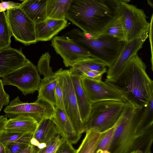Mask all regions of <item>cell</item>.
Returning a JSON list of instances; mask_svg holds the SVG:
<instances>
[{
	"label": "cell",
	"instance_id": "obj_10",
	"mask_svg": "<svg viewBox=\"0 0 153 153\" xmlns=\"http://www.w3.org/2000/svg\"><path fill=\"white\" fill-rule=\"evenodd\" d=\"M62 76L63 103L65 113L76 131L81 134L85 132L84 124L80 117L70 70H61Z\"/></svg>",
	"mask_w": 153,
	"mask_h": 153
},
{
	"label": "cell",
	"instance_id": "obj_13",
	"mask_svg": "<svg viewBox=\"0 0 153 153\" xmlns=\"http://www.w3.org/2000/svg\"><path fill=\"white\" fill-rule=\"evenodd\" d=\"M51 56L47 52L42 55L37 66L39 73L44 76L38 90L37 98L42 99L55 107V90L57 83L56 76L50 66Z\"/></svg>",
	"mask_w": 153,
	"mask_h": 153
},
{
	"label": "cell",
	"instance_id": "obj_36",
	"mask_svg": "<svg viewBox=\"0 0 153 153\" xmlns=\"http://www.w3.org/2000/svg\"><path fill=\"white\" fill-rule=\"evenodd\" d=\"M105 73L104 71H91L83 74L81 76L85 77L94 80L101 81L102 76Z\"/></svg>",
	"mask_w": 153,
	"mask_h": 153
},
{
	"label": "cell",
	"instance_id": "obj_41",
	"mask_svg": "<svg viewBox=\"0 0 153 153\" xmlns=\"http://www.w3.org/2000/svg\"><path fill=\"white\" fill-rule=\"evenodd\" d=\"M0 153H8L7 147L0 143Z\"/></svg>",
	"mask_w": 153,
	"mask_h": 153
},
{
	"label": "cell",
	"instance_id": "obj_20",
	"mask_svg": "<svg viewBox=\"0 0 153 153\" xmlns=\"http://www.w3.org/2000/svg\"><path fill=\"white\" fill-rule=\"evenodd\" d=\"M47 0H25L19 7L35 24L47 19Z\"/></svg>",
	"mask_w": 153,
	"mask_h": 153
},
{
	"label": "cell",
	"instance_id": "obj_8",
	"mask_svg": "<svg viewBox=\"0 0 153 153\" xmlns=\"http://www.w3.org/2000/svg\"><path fill=\"white\" fill-rule=\"evenodd\" d=\"M6 16L12 36L25 45L36 43L35 23L19 7L7 10Z\"/></svg>",
	"mask_w": 153,
	"mask_h": 153
},
{
	"label": "cell",
	"instance_id": "obj_12",
	"mask_svg": "<svg viewBox=\"0 0 153 153\" xmlns=\"http://www.w3.org/2000/svg\"><path fill=\"white\" fill-rule=\"evenodd\" d=\"M83 88L92 104L106 100L127 102L125 97L119 91L105 82L81 77Z\"/></svg>",
	"mask_w": 153,
	"mask_h": 153
},
{
	"label": "cell",
	"instance_id": "obj_23",
	"mask_svg": "<svg viewBox=\"0 0 153 153\" xmlns=\"http://www.w3.org/2000/svg\"><path fill=\"white\" fill-rule=\"evenodd\" d=\"M72 0H47V18L66 19L65 15Z\"/></svg>",
	"mask_w": 153,
	"mask_h": 153
},
{
	"label": "cell",
	"instance_id": "obj_27",
	"mask_svg": "<svg viewBox=\"0 0 153 153\" xmlns=\"http://www.w3.org/2000/svg\"><path fill=\"white\" fill-rule=\"evenodd\" d=\"M12 36L6 13L0 12V51L10 47Z\"/></svg>",
	"mask_w": 153,
	"mask_h": 153
},
{
	"label": "cell",
	"instance_id": "obj_29",
	"mask_svg": "<svg viewBox=\"0 0 153 153\" xmlns=\"http://www.w3.org/2000/svg\"><path fill=\"white\" fill-rule=\"evenodd\" d=\"M102 35L112 37L124 42L123 28L118 18L100 34L99 36Z\"/></svg>",
	"mask_w": 153,
	"mask_h": 153
},
{
	"label": "cell",
	"instance_id": "obj_37",
	"mask_svg": "<svg viewBox=\"0 0 153 153\" xmlns=\"http://www.w3.org/2000/svg\"><path fill=\"white\" fill-rule=\"evenodd\" d=\"M20 4L12 1H2L0 2V12L18 7Z\"/></svg>",
	"mask_w": 153,
	"mask_h": 153
},
{
	"label": "cell",
	"instance_id": "obj_3",
	"mask_svg": "<svg viewBox=\"0 0 153 153\" xmlns=\"http://www.w3.org/2000/svg\"><path fill=\"white\" fill-rule=\"evenodd\" d=\"M143 107H133L128 102L115 125L109 149L111 153H130L133 151L136 134Z\"/></svg>",
	"mask_w": 153,
	"mask_h": 153
},
{
	"label": "cell",
	"instance_id": "obj_18",
	"mask_svg": "<svg viewBox=\"0 0 153 153\" xmlns=\"http://www.w3.org/2000/svg\"><path fill=\"white\" fill-rule=\"evenodd\" d=\"M59 134L57 127L51 118L45 119L39 123L30 144L39 148H43Z\"/></svg>",
	"mask_w": 153,
	"mask_h": 153
},
{
	"label": "cell",
	"instance_id": "obj_7",
	"mask_svg": "<svg viewBox=\"0 0 153 153\" xmlns=\"http://www.w3.org/2000/svg\"><path fill=\"white\" fill-rule=\"evenodd\" d=\"M54 108L50 103L41 98H37L34 102H23L18 96L12 100L4 110L5 115L10 118L20 115L29 116L38 123L43 120L51 118Z\"/></svg>",
	"mask_w": 153,
	"mask_h": 153
},
{
	"label": "cell",
	"instance_id": "obj_28",
	"mask_svg": "<svg viewBox=\"0 0 153 153\" xmlns=\"http://www.w3.org/2000/svg\"><path fill=\"white\" fill-rule=\"evenodd\" d=\"M33 134H24L6 147L8 153H19L30 145Z\"/></svg>",
	"mask_w": 153,
	"mask_h": 153
},
{
	"label": "cell",
	"instance_id": "obj_21",
	"mask_svg": "<svg viewBox=\"0 0 153 153\" xmlns=\"http://www.w3.org/2000/svg\"><path fill=\"white\" fill-rule=\"evenodd\" d=\"M71 75L80 115L84 124L89 116L92 104L88 100L83 88L81 82V76L71 73Z\"/></svg>",
	"mask_w": 153,
	"mask_h": 153
},
{
	"label": "cell",
	"instance_id": "obj_24",
	"mask_svg": "<svg viewBox=\"0 0 153 153\" xmlns=\"http://www.w3.org/2000/svg\"><path fill=\"white\" fill-rule=\"evenodd\" d=\"M86 132L85 137L76 153H94L103 133L92 130Z\"/></svg>",
	"mask_w": 153,
	"mask_h": 153
},
{
	"label": "cell",
	"instance_id": "obj_15",
	"mask_svg": "<svg viewBox=\"0 0 153 153\" xmlns=\"http://www.w3.org/2000/svg\"><path fill=\"white\" fill-rule=\"evenodd\" d=\"M30 62L23 53L22 48L11 47L0 51V77L20 68Z\"/></svg>",
	"mask_w": 153,
	"mask_h": 153
},
{
	"label": "cell",
	"instance_id": "obj_42",
	"mask_svg": "<svg viewBox=\"0 0 153 153\" xmlns=\"http://www.w3.org/2000/svg\"><path fill=\"white\" fill-rule=\"evenodd\" d=\"M147 1L148 5H149L151 7H153V4L152 1L148 0H147Z\"/></svg>",
	"mask_w": 153,
	"mask_h": 153
},
{
	"label": "cell",
	"instance_id": "obj_19",
	"mask_svg": "<svg viewBox=\"0 0 153 153\" xmlns=\"http://www.w3.org/2000/svg\"><path fill=\"white\" fill-rule=\"evenodd\" d=\"M38 125L33 118L28 116L20 115L8 119L5 126V132L33 134Z\"/></svg>",
	"mask_w": 153,
	"mask_h": 153
},
{
	"label": "cell",
	"instance_id": "obj_9",
	"mask_svg": "<svg viewBox=\"0 0 153 153\" xmlns=\"http://www.w3.org/2000/svg\"><path fill=\"white\" fill-rule=\"evenodd\" d=\"M1 79L4 85L16 86L24 95L38 91L41 80L37 67L30 61Z\"/></svg>",
	"mask_w": 153,
	"mask_h": 153
},
{
	"label": "cell",
	"instance_id": "obj_2",
	"mask_svg": "<svg viewBox=\"0 0 153 153\" xmlns=\"http://www.w3.org/2000/svg\"><path fill=\"white\" fill-rule=\"evenodd\" d=\"M146 68V64L137 53L119 74L112 79H106L105 82L120 92L133 107H143L153 94V82Z\"/></svg>",
	"mask_w": 153,
	"mask_h": 153
},
{
	"label": "cell",
	"instance_id": "obj_17",
	"mask_svg": "<svg viewBox=\"0 0 153 153\" xmlns=\"http://www.w3.org/2000/svg\"><path fill=\"white\" fill-rule=\"evenodd\" d=\"M35 24L37 42L50 40L68 25L66 19L50 18H47L43 22Z\"/></svg>",
	"mask_w": 153,
	"mask_h": 153
},
{
	"label": "cell",
	"instance_id": "obj_43",
	"mask_svg": "<svg viewBox=\"0 0 153 153\" xmlns=\"http://www.w3.org/2000/svg\"><path fill=\"white\" fill-rule=\"evenodd\" d=\"M130 153H143L141 151L137 150L133 151L131 152Z\"/></svg>",
	"mask_w": 153,
	"mask_h": 153
},
{
	"label": "cell",
	"instance_id": "obj_16",
	"mask_svg": "<svg viewBox=\"0 0 153 153\" xmlns=\"http://www.w3.org/2000/svg\"><path fill=\"white\" fill-rule=\"evenodd\" d=\"M51 119L57 126L59 134L62 137L72 144L77 143L81 134L76 131L64 111L55 107Z\"/></svg>",
	"mask_w": 153,
	"mask_h": 153
},
{
	"label": "cell",
	"instance_id": "obj_30",
	"mask_svg": "<svg viewBox=\"0 0 153 153\" xmlns=\"http://www.w3.org/2000/svg\"><path fill=\"white\" fill-rule=\"evenodd\" d=\"M62 69V68H60L54 73L57 78V83L55 93V107L58 108L65 112L63 100V79L61 72Z\"/></svg>",
	"mask_w": 153,
	"mask_h": 153
},
{
	"label": "cell",
	"instance_id": "obj_33",
	"mask_svg": "<svg viewBox=\"0 0 153 153\" xmlns=\"http://www.w3.org/2000/svg\"><path fill=\"white\" fill-rule=\"evenodd\" d=\"M22 135L18 133L5 132L0 137V143L6 147L10 144L17 140Z\"/></svg>",
	"mask_w": 153,
	"mask_h": 153
},
{
	"label": "cell",
	"instance_id": "obj_38",
	"mask_svg": "<svg viewBox=\"0 0 153 153\" xmlns=\"http://www.w3.org/2000/svg\"><path fill=\"white\" fill-rule=\"evenodd\" d=\"M153 14H152L150 22L149 30V36L151 51V62L152 64V69L153 70V49H152V33H153Z\"/></svg>",
	"mask_w": 153,
	"mask_h": 153
},
{
	"label": "cell",
	"instance_id": "obj_4",
	"mask_svg": "<svg viewBox=\"0 0 153 153\" xmlns=\"http://www.w3.org/2000/svg\"><path fill=\"white\" fill-rule=\"evenodd\" d=\"M80 30L73 28L64 35L72 39L90 52L95 58L108 68L112 66L117 58L125 42L116 38L102 35L87 39L81 34Z\"/></svg>",
	"mask_w": 153,
	"mask_h": 153
},
{
	"label": "cell",
	"instance_id": "obj_35",
	"mask_svg": "<svg viewBox=\"0 0 153 153\" xmlns=\"http://www.w3.org/2000/svg\"><path fill=\"white\" fill-rule=\"evenodd\" d=\"M10 96L5 91L1 79H0V112L3 106L7 105L10 103Z\"/></svg>",
	"mask_w": 153,
	"mask_h": 153
},
{
	"label": "cell",
	"instance_id": "obj_26",
	"mask_svg": "<svg viewBox=\"0 0 153 153\" xmlns=\"http://www.w3.org/2000/svg\"><path fill=\"white\" fill-rule=\"evenodd\" d=\"M153 140V126L136 137L133 151L139 150L143 153H152Z\"/></svg>",
	"mask_w": 153,
	"mask_h": 153
},
{
	"label": "cell",
	"instance_id": "obj_32",
	"mask_svg": "<svg viewBox=\"0 0 153 153\" xmlns=\"http://www.w3.org/2000/svg\"><path fill=\"white\" fill-rule=\"evenodd\" d=\"M59 134L53 138L46 144V146L41 149L32 146V153H55L56 151L64 138L60 137Z\"/></svg>",
	"mask_w": 153,
	"mask_h": 153
},
{
	"label": "cell",
	"instance_id": "obj_39",
	"mask_svg": "<svg viewBox=\"0 0 153 153\" xmlns=\"http://www.w3.org/2000/svg\"><path fill=\"white\" fill-rule=\"evenodd\" d=\"M5 115H0V137L5 132V126L8 119Z\"/></svg>",
	"mask_w": 153,
	"mask_h": 153
},
{
	"label": "cell",
	"instance_id": "obj_11",
	"mask_svg": "<svg viewBox=\"0 0 153 153\" xmlns=\"http://www.w3.org/2000/svg\"><path fill=\"white\" fill-rule=\"evenodd\" d=\"M51 45L62 58L66 67H71L78 62L88 58H95L90 52L65 35L53 37Z\"/></svg>",
	"mask_w": 153,
	"mask_h": 153
},
{
	"label": "cell",
	"instance_id": "obj_14",
	"mask_svg": "<svg viewBox=\"0 0 153 153\" xmlns=\"http://www.w3.org/2000/svg\"><path fill=\"white\" fill-rule=\"evenodd\" d=\"M149 30V28L145 29L130 42L125 43L114 64L108 68L106 72V79H112L117 76L128 61L137 53L148 37Z\"/></svg>",
	"mask_w": 153,
	"mask_h": 153
},
{
	"label": "cell",
	"instance_id": "obj_25",
	"mask_svg": "<svg viewBox=\"0 0 153 153\" xmlns=\"http://www.w3.org/2000/svg\"><path fill=\"white\" fill-rule=\"evenodd\" d=\"M153 123V94L147 104L143 107L140 121L136 134L137 137L150 127Z\"/></svg>",
	"mask_w": 153,
	"mask_h": 153
},
{
	"label": "cell",
	"instance_id": "obj_6",
	"mask_svg": "<svg viewBox=\"0 0 153 153\" xmlns=\"http://www.w3.org/2000/svg\"><path fill=\"white\" fill-rule=\"evenodd\" d=\"M129 1L120 0L118 16L123 28L126 44L130 42L150 27L144 10L128 4Z\"/></svg>",
	"mask_w": 153,
	"mask_h": 153
},
{
	"label": "cell",
	"instance_id": "obj_5",
	"mask_svg": "<svg viewBox=\"0 0 153 153\" xmlns=\"http://www.w3.org/2000/svg\"><path fill=\"white\" fill-rule=\"evenodd\" d=\"M126 102L106 100L92 104L89 116L84 123L85 132L92 130L103 133L114 127L124 109Z\"/></svg>",
	"mask_w": 153,
	"mask_h": 153
},
{
	"label": "cell",
	"instance_id": "obj_31",
	"mask_svg": "<svg viewBox=\"0 0 153 153\" xmlns=\"http://www.w3.org/2000/svg\"><path fill=\"white\" fill-rule=\"evenodd\" d=\"M115 126L103 133L94 153H104L105 151H108L114 134Z\"/></svg>",
	"mask_w": 153,
	"mask_h": 153
},
{
	"label": "cell",
	"instance_id": "obj_22",
	"mask_svg": "<svg viewBox=\"0 0 153 153\" xmlns=\"http://www.w3.org/2000/svg\"><path fill=\"white\" fill-rule=\"evenodd\" d=\"M106 65L100 61L94 58H88L74 65L70 68L71 74L81 76L84 73L91 71L107 72Z\"/></svg>",
	"mask_w": 153,
	"mask_h": 153
},
{
	"label": "cell",
	"instance_id": "obj_40",
	"mask_svg": "<svg viewBox=\"0 0 153 153\" xmlns=\"http://www.w3.org/2000/svg\"><path fill=\"white\" fill-rule=\"evenodd\" d=\"M32 146L30 144L27 147L19 153H32Z\"/></svg>",
	"mask_w": 153,
	"mask_h": 153
},
{
	"label": "cell",
	"instance_id": "obj_34",
	"mask_svg": "<svg viewBox=\"0 0 153 153\" xmlns=\"http://www.w3.org/2000/svg\"><path fill=\"white\" fill-rule=\"evenodd\" d=\"M76 150L72 144L64 139L57 149L55 153H76Z\"/></svg>",
	"mask_w": 153,
	"mask_h": 153
},
{
	"label": "cell",
	"instance_id": "obj_1",
	"mask_svg": "<svg viewBox=\"0 0 153 153\" xmlns=\"http://www.w3.org/2000/svg\"><path fill=\"white\" fill-rule=\"evenodd\" d=\"M120 4V0H72L66 19L96 38L118 18Z\"/></svg>",
	"mask_w": 153,
	"mask_h": 153
}]
</instances>
